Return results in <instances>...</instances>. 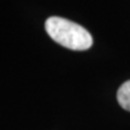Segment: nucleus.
Segmentation results:
<instances>
[{
	"instance_id": "2",
	"label": "nucleus",
	"mask_w": 130,
	"mask_h": 130,
	"mask_svg": "<svg viewBox=\"0 0 130 130\" xmlns=\"http://www.w3.org/2000/svg\"><path fill=\"white\" fill-rule=\"evenodd\" d=\"M117 100L122 108L130 112V79L122 84L117 92Z\"/></svg>"
},
{
	"instance_id": "1",
	"label": "nucleus",
	"mask_w": 130,
	"mask_h": 130,
	"mask_svg": "<svg viewBox=\"0 0 130 130\" xmlns=\"http://www.w3.org/2000/svg\"><path fill=\"white\" fill-rule=\"evenodd\" d=\"M47 34L52 40L72 51H86L93 45L90 32L82 25L61 17H50L45 23Z\"/></svg>"
}]
</instances>
